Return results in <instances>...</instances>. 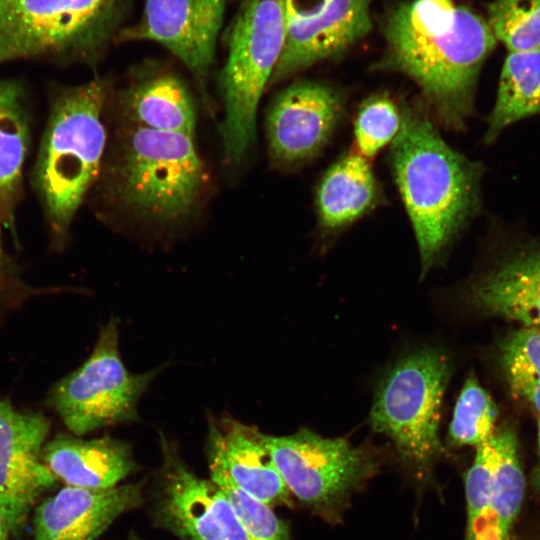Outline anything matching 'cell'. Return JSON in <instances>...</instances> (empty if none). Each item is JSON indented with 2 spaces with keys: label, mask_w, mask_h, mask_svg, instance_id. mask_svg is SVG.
<instances>
[{
  "label": "cell",
  "mask_w": 540,
  "mask_h": 540,
  "mask_svg": "<svg viewBox=\"0 0 540 540\" xmlns=\"http://www.w3.org/2000/svg\"><path fill=\"white\" fill-rule=\"evenodd\" d=\"M384 37L387 65L417 84L446 128L463 129L497 42L487 21L452 0H412L392 11Z\"/></svg>",
  "instance_id": "cell-1"
},
{
  "label": "cell",
  "mask_w": 540,
  "mask_h": 540,
  "mask_svg": "<svg viewBox=\"0 0 540 540\" xmlns=\"http://www.w3.org/2000/svg\"><path fill=\"white\" fill-rule=\"evenodd\" d=\"M401 116L389 160L423 276L478 211L482 169L445 142L422 108L405 105Z\"/></svg>",
  "instance_id": "cell-2"
},
{
  "label": "cell",
  "mask_w": 540,
  "mask_h": 540,
  "mask_svg": "<svg viewBox=\"0 0 540 540\" xmlns=\"http://www.w3.org/2000/svg\"><path fill=\"white\" fill-rule=\"evenodd\" d=\"M105 99L106 86L95 79L61 88L51 101L31 180L56 246L63 245L100 171L106 143Z\"/></svg>",
  "instance_id": "cell-3"
},
{
  "label": "cell",
  "mask_w": 540,
  "mask_h": 540,
  "mask_svg": "<svg viewBox=\"0 0 540 540\" xmlns=\"http://www.w3.org/2000/svg\"><path fill=\"white\" fill-rule=\"evenodd\" d=\"M206 181L192 136L131 126L109 163L105 189L126 211L169 223L194 210Z\"/></svg>",
  "instance_id": "cell-4"
},
{
  "label": "cell",
  "mask_w": 540,
  "mask_h": 540,
  "mask_svg": "<svg viewBox=\"0 0 540 540\" xmlns=\"http://www.w3.org/2000/svg\"><path fill=\"white\" fill-rule=\"evenodd\" d=\"M132 1L6 0L0 5V64L94 62L115 41Z\"/></svg>",
  "instance_id": "cell-5"
},
{
  "label": "cell",
  "mask_w": 540,
  "mask_h": 540,
  "mask_svg": "<svg viewBox=\"0 0 540 540\" xmlns=\"http://www.w3.org/2000/svg\"><path fill=\"white\" fill-rule=\"evenodd\" d=\"M287 31L284 0H244L229 35L221 73L224 155L238 163L255 140L261 94L283 51Z\"/></svg>",
  "instance_id": "cell-6"
},
{
  "label": "cell",
  "mask_w": 540,
  "mask_h": 540,
  "mask_svg": "<svg viewBox=\"0 0 540 540\" xmlns=\"http://www.w3.org/2000/svg\"><path fill=\"white\" fill-rule=\"evenodd\" d=\"M450 377L445 354L421 349L398 361L380 382L370 424L395 445L402 460L425 480L442 453L441 405Z\"/></svg>",
  "instance_id": "cell-7"
},
{
  "label": "cell",
  "mask_w": 540,
  "mask_h": 540,
  "mask_svg": "<svg viewBox=\"0 0 540 540\" xmlns=\"http://www.w3.org/2000/svg\"><path fill=\"white\" fill-rule=\"evenodd\" d=\"M262 438L290 493L332 523L379 467L369 451L308 429L281 437L262 434Z\"/></svg>",
  "instance_id": "cell-8"
},
{
  "label": "cell",
  "mask_w": 540,
  "mask_h": 540,
  "mask_svg": "<svg viewBox=\"0 0 540 540\" xmlns=\"http://www.w3.org/2000/svg\"><path fill=\"white\" fill-rule=\"evenodd\" d=\"M118 347L117 322L111 318L89 358L49 393V406L75 436L137 419L138 400L158 370L132 374Z\"/></svg>",
  "instance_id": "cell-9"
},
{
  "label": "cell",
  "mask_w": 540,
  "mask_h": 540,
  "mask_svg": "<svg viewBox=\"0 0 540 540\" xmlns=\"http://www.w3.org/2000/svg\"><path fill=\"white\" fill-rule=\"evenodd\" d=\"M49 428L43 414L18 411L0 398V506L10 535L23 530L39 496L56 481L41 458Z\"/></svg>",
  "instance_id": "cell-10"
},
{
  "label": "cell",
  "mask_w": 540,
  "mask_h": 540,
  "mask_svg": "<svg viewBox=\"0 0 540 540\" xmlns=\"http://www.w3.org/2000/svg\"><path fill=\"white\" fill-rule=\"evenodd\" d=\"M227 0H146L139 20L115 41H153L203 78L214 60Z\"/></svg>",
  "instance_id": "cell-11"
},
{
  "label": "cell",
  "mask_w": 540,
  "mask_h": 540,
  "mask_svg": "<svg viewBox=\"0 0 540 540\" xmlns=\"http://www.w3.org/2000/svg\"><path fill=\"white\" fill-rule=\"evenodd\" d=\"M344 109V99L334 87L299 81L274 100L267 117L272 158L284 165L300 164L326 145Z\"/></svg>",
  "instance_id": "cell-12"
},
{
  "label": "cell",
  "mask_w": 540,
  "mask_h": 540,
  "mask_svg": "<svg viewBox=\"0 0 540 540\" xmlns=\"http://www.w3.org/2000/svg\"><path fill=\"white\" fill-rule=\"evenodd\" d=\"M160 515L183 540H249L221 489L175 460L165 475Z\"/></svg>",
  "instance_id": "cell-13"
},
{
  "label": "cell",
  "mask_w": 540,
  "mask_h": 540,
  "mask_svg": "<svg viewBox=\"0 0 540 540\" xmlns=\"http://www.w3.org/2000/svg\"><path fill=\"white\" fill-rule=\"evenodd\" d=\"M371 28L370 0H330L319 13L287 23L283 51L270 82L344 52Z\"/></svg>",
  "instance_id": "cell-14"
},
{
  "label": "cell",
  "mask_w": 540,
  "mask_h": 540,
  "mask_svg": "<svg viewBox=\"0 0 540 540\" xmlns=\"http://www.w3.org/2000/svg\"><path fill=\"white\" fill-rule=\"evenodd\" d=\"M140 502L137 485L102 490L66 486L36 508L34 540H95Z\"/></svg>",
  "instance_id": "cell-15"
},
{
  "label": "cell",
  "mask_w": 540,
  "mask_h": 540,
  "mask_svg": "<svg viewBox=\"0 0 540 540\" xmlns=\"http://www.w3.org/2000/svg\"><path fill=\"white\" fill-rule=\"evenodd\" d=\"M493 439L496 451L493 485L466 498L464 540H517L526 490L518 440L510 427L495 430Z\"/></svg>",
  "instance_id": "cell-16"
},
{
  "label": "cell",
  "mask_w": 540,
  "mask_h": 540,
  "mask_svg": "<svg viewBox=\"0 0 540 540\" xmlns=\"http://www.w3.org/2000/svg\"><path fill=\"white\" fill-rule=\"evenodd\" d=\"M209 460L250 496L269 506L291 504V493L256 429L233 420L211 425Z\"/></svg>",
  "instance_id": "cell-17"
},
{
  "label": "cell",
  "mask_w": 540,
  "mask_h": 540,
  "mask_svg": "<svg viewBox=\"0 0 540 540\" xmlns=\"http://www.w3.org/2000/svg\"><path fill=\"white\" fill-rule=\"evenodd\" d=\"M41 458L67 486L94 490L115 487L135 467L128 445L108 436L85 440L58 434L44 445Z\"/></svg>",
  "instance_id": "cell-18"
},
{
  "label": "cell",
  "mask_w": 540,
  "mask_h": 540,
  "mask_svg": "<svg viewBox=\"0 0 540 540\" xmlns=\"http://www.w3.org/2000/svg\"><path fill=\"white\" fill-rule=\"evenodd\" d=\"M470 300L486 314L540 328V246L502 261L472 288Z\"/></svg>",
  "instance_id": "cell-19"
},
{
  "label": "cell",
  "mask_w": 540,
  "mask_h": 540,
  "mask_svg": "<svg viewBox=\"0 0 540 540\" xmlns=\"http://www.w3.org/2000/svg\"><path fill=\"white\" fill-rule=\"evenodd\" d=\"M123 116L134 127L169 131L193 137L196 114L182 81L167 71L142 76L120 98Z\"/></svg>",
  "instance_id": "cell-20"
},
{
  "label": "cell",
  "mask_w": 540,
  "mask_h": 540,
  "mask_svg": "<svg viewBox=\"0 0 540 540\" xmlns=\"http://www.w3.org/2000/svg\"><path fill=\"white\" fill-rule=\"evenodd\" d=\"M379 188L367 159L348 153L324 174L316 192L320 224L327 229L345 227L370 211Z\"/></svg>",
  "instance_id": "cell-21"
},
{
  "label": "cell",
  "mask_w": 540,
  "mask_h": 540,
  "mask_svg": "<svg viewBox=\"0 0 540 540\" xmlns=\"http://www.w3.org/2000/svg\"><path fill=\"white\" fill-rule=\"evenodd\" d=\"M30 142V115L24 89L0 80V217L13 227L22 196V172Z\"/></svg>",
  "instance_id": "cell-22"
},
{
  "label": "cell",
  "mask_w": 540,
  "mask_h": 540,
  "mask_svg": "<svg viewBox=\"0 0 540 540\" xmlns=\"http://www.w3.org/2000/svg\"><path fill=\"white\" fill-rule=\"evenodd\" d=\"M540 113V50L510 52L499 81L496 102L488 117L485 141L505 127Z\"/></svg>",
  "instance_id": "cell-23"
},
{
  "label": "cell",
  "mask_w": 540,
  "mask_h": 540,
  "mask_svg": "<svg viewBox=\"0 0 540 540\" xmlns=\"http://www.w3.org/2000/svg\"><path fill=\"white\" fill-rule=\"evenodd\" d=\"M499 356L513 394L540 415V328L522 326L510 333L500 346Z\"/></svg>",
  "instance_id": "cell-24"
},
{
  "label": "cell",
  "mask_w": 540,
  "mask_h": 540,
  "mask_svg": "<svg viewBox=\"0 0 540 540\" xmlns=\"http://www.w3.org/2000/svg\"><path fill=\"white\" fill-rule=\"evenodd\" d=\"M497 416L491 396L470 374L454 407L448 433L450 443L455 447H477L495 432Z\"/></svg>",
  "instance_id": "cell-25"
},
{
  "label": "cell",
  "mask_w": 540,
  "mask_h": 540,
  "mask_svg": "<svg viewBox=\"0 0 540 540\" xmlns=\"http://www.w3.org/2000/svg\"><path fill=\"white\" fill-rule=\"evenodd\" d=\"M488 25L510 52L540 50V0H494Z\"/></svg>",
  "instance_id": "cell-26"
},
{
  "label": "cell",
  "mask_w": 540,
  "mask_h": 540,
  "mask_svg": "<svg viewBox=\"0 0 540 540\" xmlns=\"http://www.w3.org/2000/svg\"><path fill=\"white\" fill-rule=\"evenodd\" d=\"M211 481L228 498L249 540H289L287 525L268 504L237 488L218 468L211 467Z\"/></svg>",
  "instance_id": "cell-27"
},
{
  "label": "cell",
  "mask_w": 540,
  "mask_h": 540,
  "mask_svg": "<svg viewBox=\"0 0 540 540\" xmlns=\"http://www.w3.org/2000/svg\"><path fill=\"white\" fill-rule=\"evenodd\" d=\"M402 122L401 110L386 95H375L367 99L357 114L355 139L360 154L373 157L392 142Z\"/></svg>",
  "instance_id": "cell-28"
},
{
  "label": "cell",
  "mask_w": 540,
  "mask_h": 540,
  "mask_svg": "<svg viewBox=\"0 0 540 540\" xmlns=\"http://www.w3.org/2000/svg\"><path fill=\"white\" fill-rule=\"evenodd\" d=\"M330 0H284L287 23L300 21L319 13Z\"/></svg>",
  "instance_id": "cell-29"
},
{
  "label": "cell",
  "mask_w": 540,
  "mask_h": 540,
  "mask_svg": "<svg viewBox=\"0 0 540 540\" xmlns=\"http://www.w3.org/2000/svg\"><path fill=\"white\" fill-rule=\"evenodd\" d=\"M530 485L533 492L540 497V416L538 420V461L532 470Z\"/></svg>",
  "instance_id": "cell-30"
},
{
  "label": "cell",
  "mask_w": 540,
  "mask_h": 540,
  "mask_svg": "<svg viewBox=\"0 0 540 540\" xmlns=\"http://www.w3.org/2000/svg\"><path fill=\"white\" fill-rule=\"evenodd\" d=\"M517 540H540V522L529 531L518 533Z\"/></svg>",
  "instance_id": "cell-31"
},
{
  "label": "cell",
  "mask_w": 540,
  "mask_h": 540,
  "mask_svg": "<svg viewBox=\"0 0 540 540\" xmlns=\"http://www.w3.org/2000/svg\"><path fill=\"white\" fill-rule=\"evenodd\" d=\"M9 528L5 519V516L3 514L2 508L0 506V540H8L9 539Z\"/></svg>",
  "instance_id": "cell-32"
},
{
  "label": "cell",
  "mask_w": 540,
  "mask_h": 540,
  "mask_svg": "<svg viewBox=\"0 0 540 540\" xmlns=\"http://www.w3.org/2000/svg\"><path fill=\"white\" fill-rule=\"evenodd\" d=\"M2 226H4V223L0 217V280H1V276H2V271H3V262H4V259H3V246H2Z\"/></svg>",
  "instance_id": "cell-33"
},
{
  "label": "cell",
  "mask_w": 540,
  "mask_h": 540,
  "mask_svg": "<svg viewBox=\"0 0 540 540\" xmlns=\"http://www.w3.org/2000/svg\"><path fill=\"white\" fill-rule=\"evenodd\" d=\"M5 1H6V0H0V5H1L2 3H4Z\"/></svg>",
  "instance_id": "cell-34"
}]
</instances>
